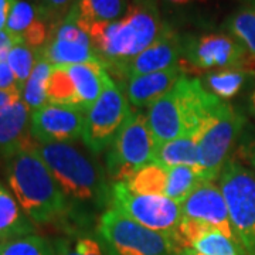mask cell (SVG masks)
Instances as JSON below:
<instances>
[{
  "instance_id": "6da1fadb",
  "label": "cell",
  "mask_w": 255,
  "mask_h": 255,
  "mask_svg": "<svg viewBox=\"0 0 255 255\" xmlns=\"http://www.w3.org/2000/svg\"><path fill=\"white\" fill-rule=\"evenodd\" d=\"M37 153L70 201V220L74 226L82 228L95 211L111 206V183L97 160L71 143L38 145Z\"/></svg>"
},
{
  "instance_id": "7a4b0ae2",
  "label": "cell",
  "mask_w": 255,
  "mask_h": 255,
  "mask_svg": "<svg viewBox=\"0 0 255 255\" xmlns=\"http://www.w3.org/2000/svg\"><path fill=\"white\" fill-rule=\"evenodd\" d=\"M37 146L6 159L7 182L18 206L34 224L64 223L71 204L37 153Z\"/></svg>"
},
{
  "instance_id": "3957f363",
  "label": "cell",
  "mask_w": 255,
  "mask_h": 255,
  "mask_svg": "<svg viewBox=\"0 0 255 255\" xmlns=\"http://www.w3.org/2000/svg\"><path fill=\"white\" fill-rule=\"evenodd\" d=\"M214 98L201 80L184 74L170 91L147 108L156 147L182 135L197 133Z\"/></svg>"
},
{
  "instance_id": "277c9868",
  "label": "cell",
  "mask_w": 255,
  "mask_h": 255,
  "mask_svg": "<svg viewBox=\"0 0 255 255\" xmlns=\"http://www.w3.org/2000/svg\"><path fill=\"white\" fill-rule=\"evenodd\" d=\"M246 127L244 115L219 97L214 98L199 129V169L204 180L219 179Z\"/></svg>"
},
{
  "instance_id": "5b68a950",
  "label": "cell",
  "mask_w": 255,
  "mask_h": 255,
  "mask_svg": "<svg viewBox=\"0 0 255 255\" xmlns=\"http://www.w3.org/2000/svg\"><path fill=\"white\" fill-rule=\"evenodd\" d=\"M97 234L110 255H176L170 237L139 224L115 209L105 210L97 224Z\"/></svg>"
},
{
  "instance_id": "8992f818",
  "label": "cell",
  "mask_w": 255,
  "mask_h": 255,
  "mask_svg": "<svg viewBox=\"0 0 255 255\" xmlns=\"http://www.w3.org/2000/svg\"><path fill=\"white\" fill-rule=\"evenodd\" d=\"M156 142L145 112L130 110L125 124L107 153V173L111 182H124L133 172L155 162Z\"/></svg>"
},
{
  "instance_id": "52a82bcc",
  "label": "cell",
  "mask_w": 255,
  "mask_h": 255,
  "mask_svg": "<svg viewBox=\"0 0 255 255\" xmlns=\"http://www.w3.org/2000/svg\"><path fill=\"white\" fill-rule=\"evenodd\" d=\"M231 226L246 255H255V173L230 159L219 177Z\"/></svg>"
},
{
  "instance_id": "ba28073f",
  "label": "cell",
  "mask_w": 255,
  "mask_h": 255,
  "mask_svg": "<svg viewBox=\"0 0 255 255\" xmlns=\"http://www.w3.org/2000/svg\"><path fill=\"white\" fill-rule=\"evenodd\" d=\"M111 209L172 240L183 217L179 203L166 196L132 193L122 182L111 183Z\"/></svg>"
},
{
  "instance_id": "9c48e42d",
  "label": "cell",
  "mask_w": 255,
  "mask_h": 255,
  "mask_svg": "<svg viewBox=\"0 0 255 255\" xmlns=\"http://www.w3.org/2000/svg\"><path fill=\"white\" fill-rule=\"evenodd\" d=\"M184 70L193 71H221L244 68L255 71V60L243 44L231 34L213 33L184 38L183 53Z\"/></svg>"
},
{
  "instance_id": "30bf717a",
  "label": "cell",
  "mask_w": 255,
  "mask_h": 255,
  "mask_svg": "<svg viewBox=\"0 0 255 255\" xmlns=\"http://www.w3.org/2000/svg\"><path fill=\"white\" fill-rule=\"evenodd\" d=\"M128 97L111 78L101 97L85 112L82 140L88 150L100 155L118 135L130 112Z\"/></svg>"
},
{
  "instance_id": "8fae6325",
  "label": "cell",
  "mask_w": 255,
  "mask_h": 255,
  "mask_svg": "<svg viewBox=\"0 0 255 255\" xmlns=\"http://www.w3.org/2000/svg\"><path fill=\"white\" fill-rule=\"evenodd\" d=\"M85 111L71 105L50 104L33 111L30 132L38 145L73 143L82 137Z\"/></svg>"
},
{
  "instance_id": "7c38bea8",
  "label": "cell",
  "mask_w": 255,
  "mask_h": 255,
  "mask_svg": "<svg viewBox=\"0 0 255 255\" xmlns=\"http://www.w3.org/2000/svg\"><path fill=\"white\" fill-rule=\"evenodd\" d=\"M183 53L184 37L177 34L170 26L164 24L162 34L150 46L132 60L118 65L112 71L118 74L121 78L127 80L136 75L163 71L183 64Z\"/></svg>"
},
{
  "instance_id": "4fadbf2b",
  "label": "cell",
  "mask_w": 255,
  "mask_h": 255,
  "mask_svg": "<svg viewBox=\"0 0 255 255\" xmlns=\"http://www.w3.org/2000/svg\"><path fill=\"white\" fill-rule=\"evenodd\" d=\"M180 207L183 217L203 221L240 244L231 226L227 201L219 184L214 182H201L180 204Z\"/></svg>"
},
{
  "instance_id": "5bb4252c",
  "label": "cell",
  "mask_w": 255,
  "mask_h": 255,
  "mask_svg": "<svg viewBox=\"0 0 255 255\" xmlns=\"http://www.w3.org/2000/svg\"><path fill=\"white\" fill-rule=\"evenodd\" d=\"M30 115L21 100L0 112V155L4 159L38 145L30 132Z\"/></svg>"
},
{
  "instance_id": "9a60e30c",
  "label": "cell",
  "mask_w": 255,
  "mask_h": 255,
  "mask_svg": "<svg viewBox=\"0 0 255 255\" xmlns=\"http://www.w3.org/2000/svg\"><path fill=\"white\" fill-rule=\"evenodd\" d=\"M186 74L184 65H176L163 71L143 74L129 78L127 82V97L135 108H149L176 85Z\"/></svg>"
},
{
  "instance_id": "2e32d148",
  "label": "cell",
  "mask_w": 255,
  "mask_h": 255,
  "mask_svg": "<svg viewBox=\"0 0 255 255\" xmlns=\"http://www.w3.org/2000/svg\"><path fill=\"white\" fill-rule=\"evenodd\" d=\"M74 82L78 95V105L85 112L95 104L105 90L111 77L101 61L64 65Z\"/></svg>"
},
{
  "instance_id": "e0dca14e",
  "label": "cell",
  "mask_w": 255,
  "mask_h": 255,
  "mask_svg": "<svg viewBox=\"0 0 255 255\" xmlns=\"http://www.w3.org/2000/svg\"><path fill=\"white\" fill-rule=\"evenodd\" d=\"M128 7V0H75L65 20L87 31V28L95 23L122 18Z\"/></svg>"
},
{
  "instance_id": "ac0fdd59",
  "label": "cell",
  "mask_w": 255,
  "mask_h": 255,
  "mask_svg": "<svg viewBox=\"0 0 255 255\" xmlns=\"http://www.w3.org/2000/svg\"><path fill=\"white\" fill-rule=\"evenodd\" d=\"M40 57L53 67L74 65V64L100 61L92 47L91 38L88 40H64L53 37L40 50Z\"/></svg>"
},
{
  "instance_id": "d6986e66",
  "label": "cell",
  "mask_w": 255,
  "mask_h": 255,
  "mask_svg": "<svg viewBox=\"0 0 255 255\" xmlns=\"http://www.w3.org/2000/svg\"><path fill=\"white\" fill-rule=\"evenodd\" d=\"M153 163L162 164L167 169L174 166L199 167V132L182 135L157 146Z\"/></svg>"
},
{
  "instance_id": "ffe728a7",
  "label": "cell",
  "mask_w": 255,
  "mask_h": 255,
  "mask_svg": "<svg viewBox=\"0 0 255 255\" xmlns=\"http://www.w3.org/2000/svg\"><path fill=\"white\" fill-rule=\"evenodd\" d=\"M34 230V223L21 210L17 200L0 186V238L10 241L31 236Z\"/></svg>"
},
{
  "instance_id": "44dd1931",
  "label": "cell",
  "mask_w": 255,
  "mask_h": 255,
  "mask_svg": "<svg viewBox=\"0 0 255 255\" xmlns=\"http://www.w3.org/2000/svg\"><path fill=\"white\" fill-rule=\"evenodd\" d=\"M254 77V71L244 68H231L209 73L204 77L203 85L206 90L219 97L220 100H230L244 88L247 82Z\"/></svg>"
},
{
  "instance_id": "7402d4cb",
  "label": "cell",
  "mask_w": 255,
  "mask_h": 255,
  "mask_svg": "<svg viewBox=\"0 0 255 255\" xmlns=\"http://www.w3.org/2000/svg\"><path fill=\"white\" fill-rule=\"evenodd\" d=\"M169 169L159 163L146 164L124 180L129 190L136 194L164 196Z\"/></svg>"
},
{
  "instance_id": "603a6c76",
  "label": "cell",
  "mask_w": 255,
  "mask_h": 255,
  "mask_svg": "<svg viewBox=\"0 0 255 255\" xmlns=\"http://www.w3.org/2000/svg\"><path fill=\"white\" fill-rule=\"evenodd\" d=\"M57 255H110L100 237H94L84 230L67 231L63 237L53 240Z\"/></svg>"
},
{
  "instance_id": "cb8c5ba5",
  "label": "cell",
  "mask_w": 255,
  "mask_h": 255,
  "mask_svg": "<svg viewBox=\"0 0 255 255\" xmlns=\"http://www.w3.org/2000/svg\"><path fill=\"white\" fill-rule=\"evenodd\" d=\"M53 71V65L48 64L44 58H38V61L33 68V73L28 77L27 82L24 84L21 90V98L26 104L30 112L38 110L40 107L46 105L47 88H48V80Z\"/></svg>"
},
{
  "instance_id": "d4e9b609",
  "label": "cell",
  "mask_w": 255,
  "mask_h": 255,
  "mask_svg": "<svg viewBox=\"0 0 255 255\" xmlns=\"http://www.w3.org/2000/svg\"><path fill=\"white\" fill-rule=\"evenodd\" d=\"M201 182H207V180H204L199 167H191V166L170 167L167 174L164 196L182 204Z\"/></svg>"
},
{
  "instance_id": "484cf974",
  "label": "cell",
  "mask_w": 255,
  "mask_h": 255,
  "mask_svg": "<svg viewBox=\"0 0 255 255\" xmlns=\"http://www.w3.org/2000/svg\"><path fill=\"white\" fill-rule=\"evenodd\" d=\"M226 27L255 60V6L237 10L227 18Z\"/></svg>"
},
{
  "instance_id": "4316f807",
  "label": "cell",
  "mask_w": 255,
  "mask_h": 255,
  "mask_svg": "<svg viewBox=\"0 0 255 255\" xmlns=\"http://www.w3.org/2000/svg\"><path fill=\"white\" fill-rule=\"evenodd\" d=\"M47 100L50 104L71 105V107L80 108L78 95L75 91L74 82L64 65L53 67V71L50 75V80H48Z\"/></svg>"
},
{
  "instance_id": "83f0119b",
  "label": "cell",
  "mask_w": 255,
  "mask_h": 255,
  "mask_svg": "<svg viewBox=\"0 0 255 255\" xmlns=\"http://www.w3.org/2000/svg\"><path fill=\"white\" fill-rule=\"evenodd\" d=\"M190 250L200 255H246L243 247L221 231L213 228L191 244Z\"/></svg>"
},
{
  "instance_id": "f1b7e54d",
  "label": "cell",
  "mask_w": 255,
  "mask_h": 255,
  "mask_svg": "<svg viewBox=\"0 0 255 255\" xmlns=\"http://www.w3.org/2000/svg\"><path fill=\"white\" fill-rule=\"evenodd\" d=\"M38 58H40V50H34L24 43H18L10 50L7 63L21 90L27 82L28 77L33 73V68L38 61Z\"/></svg>"
},
{
  "instance_id": "f546056e",
  "label": "cell",
  "mask_w": 255,
  "mask_h": 255,
  "mask_svg": "<svg viewBox=\"0 0 255 255\" xmlns=\"http://www.w3.org/2000/svg\"><path fill=\"white\" fill-rule=\"evenodd\" d=\"M0 255H57L53 243L40 236H26L6 241Z\"/></svg>"
},
{
  "instance_id": "4dcf8cb0",
  "label": "cell",
  "mask_w": 255,
  "mask_h": 255,
  "mask_svg": "<svg viewBox=\"0 0 255 255\" xmlns=\"http://www.w3.org/2000/svg\"><path fill=\"white\" fill-rule=\"evenodd\" d=\"M38 17H40L38 7H36L33 3H30L27 0H14L13 4H11V9H10L4 30L10 34L21 38V34Z\"/></svg>"
},
{
  "instance_id": "1f68e13d",
  "label": "cell",
  "mask_w": 255,
  "mask_h": 255,
  "mask_svg": "<svg viewBox=\"0 0 255 255\" xmlns=\"http://www.w3.org/2000/svg\"><path fill=\"white\" fill-rule=\"evenodd\" d=\"M74 3L75 0H40L38 14L47 24H51L55 28L67 18Z\"/></svg>"
},
{
  "instance_id": "d6a6232c",
  "label": "cell",
  "mask_w": 255,
  "mask_h": 255,
  "mask_svg": "<svg viewBox=\"0 0 255 255\" xmlns=\"http://www.w3.org/2000/svg\"><path fill=\"white\" fill-rule=\"evenodd\" d=\"M50 31H48V24L41 17H38L30 26V27L21 34V40L24 44L34 48V50H41L46 46L50 40Z\"/></svg>"
},
{
  "instance_id": "836d02e7",
  "label": "cell",
  "mask_w": 255,
  "mask_h": 255,
  "mask_svg": "<svg viewBox=\"0 0 255 255\" xmlns=\"http://www.w3.org/2000/svg\"><path fill=\"white\" fill-rule=\"evenodd\" d=\"M238 155L253 167L255 173V135H250L243 139L238 147Z\"/></svg>"
},
{
  "instance_id": "e575fe53",
  "label": "cell",
  "mask_w": 255,
  "mask_h": 255,
  "mask_svg": "<svg viewBox=\"0 0 255 255\" xmlns=\"http://www.w3.org/2000/svg\"><path fill=\"white\" fill-rule=\"evenodd\" d=\"M18 43H23V40L7 33L4 28L0 30V61H7L10 50Z\"/></svg>"
},
{
  "instance_id": "d590c367",
  "label": "cell",
  "mask_w": 255,
  "mask_h": 255,
  "mask_svg": "<svg viewBox=\"0 0 255 255\" xmlns=\"http://www.w3.org/2000/svg\"><path fill=\"white\" fill-rule=\"evenodd\" d=\"M20 98H21V92L0 90V112L6 110L10 105H13L14 102L20 101Z\"/></svg>"
},
{
  "instance_id": "8d00e7d4",
  "label": "cell",
  "mask_w": 255,
  "mask_h": 255,
  "mask_svg": "<svg viewBox=\"0 0 255 255\" xmlns=\"http://www.w3.org/2000/svg\"><path fill=\"white\" fill-rule=\"evenodd\" d=\"M14 0H0V30L6 27L7 17H9L10 9Z\"/></svg>"
},
{
  "instance_id": "74e56055",
  "label": "cell",
  "mask_w": 255,
  "mask_h": 255,
  "mask_svg": "<svg viewBox=\"0 0 255 255\" xmlns=\"http://www.w3.org/2000/svg\"><path fill=\"white\" fill-rule=\"evenodd\" d=\"M163 1L172 6H187L193 3H206L207 0H163Z\"/></svg>"
},
{
  "instance_id": "f35d334b",
  "label": "cell",
  "mask_w": 255,
  "mask_h": 255,
  "mask_svg": "<svg viewBox=\"0 0 255 255\" xmlns=\"http://www.w3.org/2000/svg\"><path fill=\"white\" fill-rule=\"evenodd\" d=\"M176 255H200V254L194 253V251L190 250V248H184V250H182V251H179Z\"/></svg>"
},
{
  "instance_id": "ab89813d",
  "label": "cell",
  "mask_w": 255,
  "mask_h": 255,
  "mask_svg": "<svg viewBox=\"0 0 255 255\" xmlns=\"http://www.w3.org/2000/svg\"><path fill=\"white\" fill-rule=\"evenodd\" d=\"M250 107L253 110V114L255 115V88L253 90V94H251V100H250Z\"/></svg>"
},
{
  "instance_id": "60d3db41",
  "label": "cell",
  "mask_w": 255,
  "mask_h": 255,
  "mask_svg": "<svg viewBox=\"0 0 255 255\" xmlns=\"http://www.w3.org/2000/svg\"><path fill=\"white\" fill-rule=\"evenodd\" d=\"M4 243H6V240H1V238H0V250H1V247H3Z\"/></svg>"
}]
</instances>
